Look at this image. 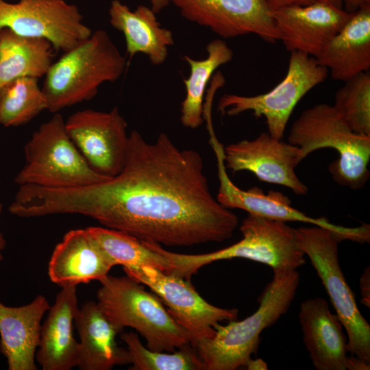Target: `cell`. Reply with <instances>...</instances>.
<instances>
[{
  "label": "cell",
  "instance_id": "1",
  "mask_svg": "<svg viewBox=\"0 0 370 370\" xmlns=\"http://www.w3.org/2000/svg\"><path fill=\"white\" fill-rule=\"evenodd\" d=\"M34 216L80 214L140 241L171 247L220 243L232 237L238 217L212 195L203 158L162 133L152 143L129 135L122 171L84 186H34Z\"/></svg>",
  "mask_w": 370,
  "mask_h": 370
},
{
  "label": "cell",
  "instance_id": "2",
  "mask_svg": "<svg viewBox=\"0 0 370 370\" xmlns=\"http://www.w3.org/2000/svg\"><path fill=\"white\" fill-rule=\"evenodd\" d=\"M299 282L296 270H274L255 312L239 321L232 320L225 325L217 323L212 336L193 345L204 369L235 370L245 367L258 349L262 331L287 312Z\"/></svg>",
  "mask_w": 370,
  "mask_h": 370
},
{
  "label": "cell",
  "instance_id": "3",
  "mask_svg": "<svg viewBox=\"0 0 370 370\" xmlns=\"http://www.w3.org/2000/svg\"><path fill=\"white\" fill-rule=\"evenodd\" d=\"M125 58L103 29H98L53 62L42 89L53 114L88 101L103 83L123 75Z\"/></svg>",
  "mask_w": 370,
  "mask_h": 370
},
{
  "label": "cell",
  "instance_id": "4",
  "mask_svg": "<svg viewBox=\"0 0 370 370\" xmlns=\"http://www.w3.org/2000/svg\"><path fill=\"white\" fill-rule=\"evenodd\" d=\"M243 238L218 251L202 254L169 251L158 243H148L171 265L167 273L190 280L202 267L222 260L245 258L269 266L274 270H296L305 264L295 228L285 222L248 214L240 227Z\"/></svg>",
  "mask_w": 370,
  "mask_h": 370
},
{
  "label": "cell",
  "instance_id": "5",
  "mask_svg": "<svg viewBox=\"0 0 370 370\" xmlns=\"http://www.w3.org/2000/svg\"><path fill=\"white\" fill-rule=\"evenodd\" d=\"M304 160L323 148L334 149L338 158L329 166L337 184L353 190L362 188L370 173V136L353 132L333 105L319 103L304 110L293 122L288 136Z\"/></svg>",
  "mask_w": 370,
  "mask_h": 370
},
{
  "label": "cell",
  "instance_id": "6",
  "mask_svg": "<svg viewBox=\"0 0 370 370\" xmlns=\"http://www.w3.org/2000/svg\"><path fill=\"white\" fill-rule=\"evenodd\" d=\"M97 304L121 332L136 330L153 351L173 352L190 344L188 333L172 317L161 299L129 276L108 275L101 281Z\"/></svg>",
  "mask_w": 370,
  "mask_h": 370
},
{
  "label": "cell",
  "instance_id": "7",
  "mask_svg": "<svg viewBox=\"0 0 370 370\" xmlns=\"http://www.w3.org/2000/svg\"><path fill=\"white\" fill-rule=\"evenodd\" d=\"M24 156V164L14 177L18 186L65 188L111 178L95 171L86 162L69 136L59 112L32 134L25 145Z\"/></svg>",
  "mask_w": 370,
  "mask_h": 370
},
{
  "label": "cell",
  "instance_id": "8",
  "mask_svg": "<svg viewBox=\"0 0 370 370\" xmlns=\"http://www.w3.org/2000/svg\"><path fill=\"white\" fill-rule=\"evenodd\" d=\"M299 245L321 279L347 335L348 352L370 365V325L361 314L338 260L340 238L317 225L295 228Z\"/></svg>",
  "mask_w": 370,
  "mask_h": 370
},
{
  "label": "cell",
  "instance_id": "9",
  "mask_svg": "<svg viewBox=\"0 0 370 370\" xmlns=\"http://www.w3.org/2000/svg\"><path fill=\"white\" fill-rule=\"evenodd\" d=\"M328 73L315 58L291 51L286 75L273 88L253 96L224 95L219 99L218 110L222 115L251 112L256 118L263 116L267 132L282 140L295 107L309 91L323 83Z\"/></svg>",
  "mask_w": 370,
  "mask_h": 370
},
{
  "label": "cell",
  "instance_id": "10",
  "mask_svg": "<svg viewBox=\"0 0 370 370\" xmlns=\"http://www.w3.org/2000/svg\"><path fill=\"white\" fill-rule=\"evenodd\" d=\"M47 40L55 50L65 52L92 33L77 6L64 0H0V29Z\"/></svg>",
  "mask_w": 370,
  "mask_h": 370
},
{
  "label": "cell",
  "instance_id": "11",
  "mask_svg": "<svg viewBox=\"0 0 370 370\" xmlns=\"http://www.w3.org/2000/svg\"><path fill=\"white\" fill-rule=\"evenodd\" d=\"M125 273L148 286L161 299L172 317L188 333L192 346L212 336L217 323L237 319V309L209 304L190 280L148 265Z\"/></svg>",
  "mask_w": 370,
  "mask_h": 370
},
{
  "label": "cell",
  "instance_id": "12",
  "mask_svg": "<svg viewBox=\"0 0 370 370\" xmlns=\"http://www.w3.org/2000/svg\"><path fill=\"white\" fill-rule=\"evenodd\" d=\"M210 143L214 151L218 169L219 187L217 201L225 208H238L248 214L282 222L298 221L328 229L340 238L364 243L370 240V226L362 224L355 227L334 225L326 218L307 216L291 205V201L283 193L271 190L267 193L258 187L243 190L230 179L223 160V146L216 136L210 137Z\"/></svg>",
  "mask_w": 370,
  "mask_h": 370
},
{
  "label": "cell",
  "instance_id": "13",
  "mask_svg": "<svg viewBox=\"0 0 370 370\" xmlns=\"http://www.w3.org/2000/svg\"><path fill=\"white\" fill-rule=\"evenodd\" d=\"M69 136L89 165L112 177L123 169L127 154V125L119 108L109 112L79 110L68 117Z\"/></svg>",
  "mask_w": 370,
  "mask_h": 370
},
{
  "label": "cell",
  "instance_id": "14",
  "mask_svg": "<svg viewBox=\"0 0 370 370\" xmlns=\"http://www.w3.org/2000/svg\"><path fill=\"white\" fill-rule=\"evenodd\" d=\"M189 21L224 38L253 34L279 41L268 0H169Z\"/></svg>",
  "mask_w": 370,
  "mask_h": 370
},
{
  "label": "cell",
  "instance_id": "15",
  "mask_svg": "<svg viewBox=\"0 0 370 370\" xmlns=\"http://www.w3.org/2000/svg\"><path fill=\"white\" fill-rule=\"evenodd\" d=\"M223 160L225 168L233 173L247 171L260 181L286 186L296 195L308 193L295 171L303 160L300 149L268 132L223 147Z\"/></svg>",
  "mask_w": 370,
  "mask_h": 370
},
{
  "label": "cell",
  "instance_id": "16",
  "mask_svg": "<svg viewBox=\"0 0 370 370\" xmlns=\"http://www.w3.org/2000/svg\"><path fill=\"white\" fill-rule=\"evenodd\" d=\"M352 13L325 3L272 10L279 40L286 50L302 52L314 58L341 29Z\"/></svg>",
  "mask_w": 370,
  "mask_h": 370
},
{
  "label": "cell",
  "instance_id": "17",
  "mask_svg": "<svg viewBox=\"0 0 370 370\" xmlns=\"http://www.w3.org/2000/svg\"><path fill=\"white\" fill-rule=\"evenodd\" d=\"M299 323L303 341L314 367L317 370H346L347 340L343 325L328 301L321 297L304 301Z\"/></svg>",
  "mask_w": 370,
  "mask_h": 370
},
{
  "label": "cell",
  "instance_id": "18",
  "mask_svg": "<svg viewBox=\"0 0 370 370\" xmlns=\"http://www.w3.org/2000/svg\"><path fill=\"white\" fill-rule=\"evenodd\" d=\"M50 308L47 298L38 295L30 303L8 306L0 302V352L8 370H36L41 321Z\"/></svg>",
  "mask_w": 370,
  "mask_h": 370
},
{
  "label": "cell",
  "instance_id": "19",
  "mask_svg": "<svg viewBox=\"0 0 370 370\" xmlns=\"http://www.w3.org/2000/svg\"><path fill=\"white\" fill-rule=\"evenodd\" d=\"M75 286L62 287L42 325L36 358L43 370L77 367L79 343L73 328L78 310Z\"/></svg>",
  "mask_w": 370,
  "mask_h": 370
},
{
  "label": "cell",
  "instance_id": "20",
  "mask_svg": "<svg viewBox=\"0 0 370 370\" xmlns=\"http://www.w3.org/2000/svg\"><path fill=\"white\" fill-rule=\"evenodd\" d=\"M113 267L86 229L71 230L55 247L48 264L50 280L61 286L101 281Z\"/></svg>",
  "mask_w": 370,
  "mask_h": 370
},
{
  "label": "cell",
  "instance_id": "21",
  "mask_svg": "<svg viewBox=\"0 0 370 370\" xmlns=\"http://www.w3.org/2000/svg\"><path fill=\"white\" fill-rule=\"evenodd\" d=\"M334 80L345 82L370 69V6L352 13L315 58Z\"/></svg>",
  "mask_w": 370,
  "mask_h": 370
},
{
  "label": "cell",
  "instance_id": "22",
  "mask_svg": "<svg viewBox=\"0 0 370 370\" xmlns=\"http://www.w3.org/2000/svg\"><path fill=\"white\" fill-rule=\"evenodd\" d=\"M75 323L79 336L77 367L81 370H110L130 363L127 350L119 346L121 331L90 301L78 308Z\"/></svg>",
  "mask_w": 370,
  "mask_h": 370
},
{
  "label": "cell",
  "instance_id": "23",
  "mask_svg": "<svg viewBox=\"0 0 370 370\" xmlns=\"http://www.w3.org/2000/svg\"><path fill=\"white\" fill-rule=\"evenodd\" d=\"M109 15L111 25L124 35L130 59L141 53L147 55L153 64L164 62L168 47L174 43L173 34L161 27L151 8L140 5L132 11L119 0H113Z\"/></svg>",
  "mask_w": 370,
  "mask_h": 370
},
{
  "label": "cell",
  "instance_id": "24",
  "mask_svg": "<svg viewBox=\"0 0 370 370\" xmlns=\"http://www.w3.org/2000/svg\"><path fill=\"white\" fill-rule=\"evenodd\" d=\"M53 50L46 39L0 29V87L17 78L45 76L53 62Z\"/></svg>",
  "mask_w": 370,
  "mask_h": 370
},
{
  "label": "cell",
  "instance_id": "25",
  "mask_svg": "<svg viewBox=\"0 0 370 370\" xmlns=\"http://www.w3.org/2000/svg\"><path fill=\"white\" fill-rule=\"evenodd\" d=\"M207 57L201 60L184 56L190 66L189 76L183 80L186 97L182 102L181 122L186 127L195 129L204 122V97L207 85L214 71L221 65L230 62L233 51L221 39L210 41L207 47Z\"/></svg>",
  "mask_w": 370,
  "mask_h": 370
},
{
  "label": "cell",
  "instance_id": "26",
  "mask_svg": "<svg viewBox=\"0 0 370 370\" xmlns=\"http://www.w3.org/2000/svg\"><path fill=\"white\" fill-rule=\"evenodd\" d=\"M86 229L111 264L121 265L125 273L147 265L165 272L171 269L163 256L130 234L106 227Z\"/></svg>",
  "mask_w": 370,
  "mask_h": 370
},
{
  "label": "cell",
  "instance_id": "27",
  "mask_svg": "<svg viewBox=\"0 0 370 370\" xmlns=\"http://www.w3.org/2000/svg\"><path fill=\"white\" fill-rule=\"evenodd\" d=\"M47 110V103L38 79L21 77L0 87V125H25Z\"/></svg>",
  "mask_w": 370,
  "mask_h": 370
},
{
  "label": "cell",
  "instance_id": "28",
  "mask_svg": "<svg viewBox=\"0 0 370 370\" xmlns=\"http://www.w3.org/2000/svg\"><path fill=\"white\" fill-rule=\"evenodd\" d=\"M121 338L126 345L132 370L204 369L200 358L190 344L167 353L148 349L133 332L123 333Z\"/></svg>",
  "mask_w": 370,
  "mask_h": 370
},
{
  "label": "cell",
  "instance_id": "29",
  "mask_svg": "<svg viewBox=\"0 0 370 370\" xmlns=\"http://www.w3.org/2000/svg\"><path fill=\"white\" fill-rule=\"evenodd\" d=\"M344 82L335 94L333 106L353 132L370 136V73Z\"/></svg>",
  "mask_w": 370,
  "mask_h": 370
},
{
  "label": "cell",
  "instance_id": "30",
  "mask_svg": "<svg viewBox=\"0 0 370 370\" xmlns=\"http://www.w3.org/2000/svg\"><path fill=\"white\" fill-rule=\"evenodd\" d=\"M316 3H325L343 8L341 0H268L271 10L287 5H306Z\"/></svg>",
  "mask_w": 370,
  "mask_h": 370
},
{
  "label": "cell",
  "instance_id": "31",
  "mask_svg": "<svg viewBox=\"0 0 370 370\" xmlns=\"http://www.w3.org/2000/svg\"><path fill=\"white\" fill-rule=\"evenodd\" d=\"M361 302L367 307L370 306L369 268H367L360 278Z\"/></svg>",
  "mask_w": 370,
  "mask_h": 370
},
{
  "label": "cell",
  "instance_id": "32",
  "mask_svg": "<svg viewBox=\"0 0 370 370\" xmlns=\"http://www.w3.org/2000/svg\"><path fill=\"white\" fill-rule=\"evenodd\" d=\"M343 8L348 12H354L360 9L370 6V0H341Z\"/></svg>",
  "mask_w": 370,
  "mask_h": 370
},
{
  "label": "cell",
  "instance_id": "33",
  "mask_svg": "<svg viewBox=\"0 0 370 370\" xmlns=\"http://www.w3.org/2000/svg\"><path fill=\"white\" fill-rule=\"evenodd\" d=\"M370 365L365 362L357 357L352 356L349 357L347 369L349 370H369Z\"/></svg>",
  "mask_w": 370,
  "mask_h": 370
},
{
  "label": "cell",
  "instance_id": "34",
  "mask_svg": "<svg viewBox=\"0 0 370 370\" xmlns=\"http://www.w3.org/2000/svg\"><path fill=\"white\" fill-rule=\"evenodd\" d=\"M248 370H267L268 366L267 363L260 358H251L245 366Z\"/></svg>",
  "mask_w": 370,
  "mask_h": 370
},
{
  "label": "cell",
  "instance_id": "35",
  "mask_svg": "<svg viewBox=\"0 0 370 370\" xmlns=\"http://www.w3.org/2000/svg\"><path fill=\"white\" fill-rule=\"evenodd\" d=\"M151 9L156 13H158L162 9L165 8L170 3L169 0H150Z\"/></svg>",
  "mask_w": 370,
  "mask_h": 370
},
{
  "label": "cell",
  "instance_id": "36",
  "mask_svg": "<svg viewBox=\"0 0 370 370\" xmlns=\"http://www.w3.org/2000/svg\"><path fill=\"white\" fill-rule=\"evenodd\" d=\"M3 205L0 201V217H1V214L2 211H3ZM5 245H6L5 239L4 236H3V234L0 231V265H1V262L3 260V251L4 250V249L5 247Z\"/></svg>",
  "mask_w": 370,
  "mask_h": 370
}]
</instances>
